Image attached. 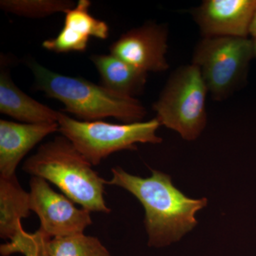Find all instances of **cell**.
I'll return each mask as SVG.
<instances>
[{
  "label": "cell",
  "instance_id": "7a4b0ae2",
  "mask_svg": "<svg viewBox=\"0 0 256 256\" xmlns=\"http://www.w3.org/2000/svg\"><path fill=\"white\" fill-rule=\"evenodd\" d=\"M63 136L42 144L24 163V172L53 184L65 196L90 212L110 214L106 180Z\"/></svg>",
  "mask_w": 256,
  "mask_h": 256
},
{
  "label": "cell",
  "instance_id": "ac0fdd59",
  "mask_svg": "<svg viewBox=\"0 0 256 256\" xmlns=\"http://www.w3.org/2000/svg\"><path fill=\"white\" fill-rule=\"evenodd\" d=\"M250 36L252 38H256V10L252 18V24L250 28Z\"/></svg>",
  "mask_w": 256,
  "mask_h": 256
},
{
  "label": "cell",
  "instance_id": "8992f818",
  "mask_svg": "<svg viewBox=\"0 0 256 256\" xmlns=\"http://www.w3.org/2000/svg\"><path fill=\"white\" fill-rule=\"evenodd\" d=\"M254 58L252 38L203 36L194 50L192 64L200 68L212 98L222 101L246 82Z\"/></svg>",
  "mask_w": 256,
  "mask_h": 256
},
{
  "label": "cell",
  "instance_id": "8fae6325",
  "mask_svg": "<svg viewBox=\"0 0 256 256\" xmlns=\"http://www.w3.org/2000/svg\"><path fill=\"white\" fill-rule=\"evenodd\" d=\"M58 131V124H18L0 120V176L16 175L20 162L48 134Z\"/></svg>",
  "mask_w": 256,
  "mask_h": 256
},
{
  "label": "cell",
  "instance_id": "9c48e42d",
  "mask_svg": "<svg viewBox=\"0 0 256 256\" xmlns=\"http://www.w3.org/2000/svg\"><path fill=\"white\" fill-rule=\"evenodd\" d=\"M256 0H205L192 14L203 36H250Z\"/></svg>",
  "mask_w": 256,
  "mask_h": 256
},
{
  "label": "cell",
  "instance_id": "3957f363",
  "mask_svg": "<svg viewBox=\"0 0 256 256\" xmlns=\"http://www.w3.org/2000/svg\"><path fill=\"white\" fill-rule=\"evenodd\" d=\"M28 66L36 88L62 102L64 110L82 121L111 117L124 124H132L141 122L146 116V108L136 98L120 95L82 78L52 72L36 62H30Z\"/></svg>",
  "mask_w": 256,
  "mask_h": 256
},
{
  "label": "cell",
  "instance_id": "6da1fadb",
  "mask_svg": "<svg viewBox=\"0 0 256 256\" xmlns=\"http://www.w3.org/2000/svg\"><path fill=\"white\" fill-rule=\"evenodd\" d=\"M106 184L118 186L136 197L144 207L148 245L161 248L178 242L196 226V212L207 204L206 198L195 200L175 188L169 175L152 170L151 176L129 174L120 166L111 169Z\"/></svg>",
  "mask_w": 256,
  "mask_h": 256
},
{
  "label": "cell",
  "instance_id": "2e32d148",
  "mask_svg": "<svg viewBox=\"0 0 256 256\" xmlns=\"http://www.w3.org/2000/svg\"><path fill=\"white\" fill-rule=\"evenodd\" d=\"M76 6L68 0H2L0 8L8 12L28 18H42L66 12Z\"/></svg>",
  "mask_w": 256,
  "mask_h": 256
},
{
  "label": "cell",
  "instance_id": "9a60e30c",
  "mask_svg": "<svg viewBox=\"0 0 256 256\" xmlns=\"http://www.w3.org/2000/svg\"><path fill=\"white\" fill-rule=\"evenodd\" d=\"M50 256H112L97 237L84 233L52 238Z\"/></svg>",
  "mask_w": 256,
  "mask_h": 256
},
{
  "label": "cell",
  "instance_id": "30bf717a",
  "mask_svg": "<svg viewBox=\"0 0 256 256\" xmlns=\"http://www.w3.org/2000/svg\"><path fill=\"white\" fill-rule=\"evenodd\" d=\"M89 0H79L72 9L65 12L64 28L53 38L45 40L42 46L55 53L82 52L86 50L92 37L106 40L108 37V25L92 16L89 12Z\"/></svg>",
  "mask_w": 256,
  "mask_h": 256
},
{
  "label": "cell",
  "instance_id": "5bb4252c",
  "mask_svg": "<svg viewBox=\"0 0 256 256\" xmlns=\"http://www.w3.org/2000/svg\"><path fill=\"white\" fill-rule=\"evenodd\" d=\"M30 192L18 182L16 175L0 176V237L11 240L18 233L22 220L30 214Z\"/></svg>",
  "mask_w": 256,
  "mask_h": 256
},
{
  "label": "cell",
  "instance_id": "d6986e66",
  "mask_svg": "<svg viewBox=\"0 0 256 256\" xmlns=\"http://www.w3.org/2000/svg\"><path fill=\"white\" fill-rule=\"evenodd\" d=\"M252 40H254V58H256V38H252Z\"/></svg>",
  "mask_w": 256,
  "mask_h": 256
},
{
  "label": "cell",
  "instance_id": "277c9868",
  "mask_svg": "<svg viewBox=\"0 0 256 256\" xmlns=\"http://www.w3.org/2000/svg\"><path fill=\"white\" fill-rule=\"evenodd\" d=\"M58 132L66 138L92 165L122 150H136L138 143L158 144L162 139L156 136L161 126L154 118L146 122L111 124L101 120L80 121L60 112Z\"/></svg>",
  "mask_w": 256,
  "mask_h": 256
},
{
  "label": "cell",
  "instance_id": "5b68a950",
  "mask_svg": "<svg viewBox=\"0 0 256 256\" xmlns=\"http://www.w3.org/2000/svg\"><path fill=\"white\" fill-rule=\"evenodd\" d=\"M206 84L194 64L181 66L170 76L152 108L156 118L185 140H195L206 127Z\"/></svg>",
  "mask_w": 256,
  "mask_h": 256
},
{
  "label": "cell",
  "instance_id": "e0dca14e",
  "mask_svg": "<svg viewBox=\"0 0 256 256\" xmlns=\"http://www.w3.org/2000/svg\"><path fill=\"white\" fill-rule=\"evenodd\" d=\"M50 238L38 228L34 233H28L22 226L9 242L0 246L2 256H10L20 254L24 256H50L48 244Z\"/></svg>",
  "mask_w": 256,
  "mask_h": 256
},
{
  "label": "cell",
  "instance_id": "7c38bea8",
  "mask_svg": "<svg viewBox=\"0 0 256 256\" xmlns=\"http://www.w3.org/2000/svg\"><path fill=\"white\" fill-rule=\"evenodd\" d=\"M0 112L22 124H58L57 112L22 92L5 70L0 74Z\"/></svg>",
  "mask_w": 256,
  "mask_h": 256
},
{
  "label": "cell",
  "instance_id": "52a82bcc",
  "mask_svg": "<svg viewBox=\"0 0 256 256\" xmlns=\"http://www.w3.org/2000/svg\"><path fill=\"white\" fill-rule=\"evenodd\" d=\"M28 192L30 210L40 218V228L50 238L84 233L92 224L89 210L76 206L44 178L32 176Z\"/></svg>",
  "mask_w": 256,
  "mask_h": 256
},
{
  "label": "cell",
  "instance_id": "ba28073f",
  "mask_svg": "<svg viewBox=\"0 0 256 256\" xmlns=\"http://www.w3.org/2000/svg\"><path fill=\"white\" fill-rule=\"evenodd\" d=\"M168 26L148 22L124 33L110 46L111 54L134 68L148 72H164L170 68Z\"/></svg>",
  "mask_w": 256,
  "mask_h": 256
},
{
  "label": "cell",
  "instance_id": "4fadbf2b",
  "mask_svg": "<svg viewBox=\"0 0 256 256\" xmlns=\"http://www.w3.org/2000/svg\"><path fill=\"white\" fill-rule=\"evenodd\" d=\"M90 60L101 78V85L120 95L136 98L144 92L148 73L111 54H94Z\"/></svg>",
  "mask_w": 256,
  "mask_h": 256
}]
</instances>
